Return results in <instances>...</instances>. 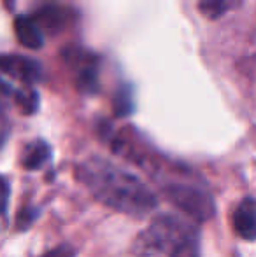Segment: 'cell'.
<instances>
[{
    "label": "cell",
    "instance_id": "30bf717a",
    "mask_svg": "<svg viewBox=\"0 0 256 257\" xmlns=\"http://www.w3.org/2000/svg\"><path fill=\"white\" fill-rule=\"evenodd\" d=\"M7 203H9V182L0 177V220H4L6 217Z\"/></svg>",
    "mask_w": 256,
    "mask_h": 257
},
{
    "label": "cell",
    "instance_id": "7c38bea8",
    "mask_svg": "<svg viewBox=\"0 0 256 257\" xmlns=\"http://www.w3.org/2000/svg\"><path fill=\"white\" fill-rule=\"evenodd\" d=\"M9 121H7V117L2 114V110H0V147L6 144L7 137H9Z\"/></svg>",
    "mask_w": 256,
    "mask_h": 257
},
{
    "label": "cell",
    "instance_id": "9c48e42d",
    "mask_svg": "<svg viewBox=\"0 0 256 257\" xmlns=\"http://www.w3.org/2000/svg\"><path fill=\"white\" fill-rule=\"evenodd\" d=\"M168 257H198V245H197L195 236L188 238V240L183 241L179 247H176V250Z\"/></svg>",
    "mask_w": 256,
    "mask_h": 257
},
{
    "label": "cell",
    "instance_id": "ba28073f",
    "mask_svg": "<svg viewBox=\"0 0 256 257\" xmlns=\"http://www.w3.org/2000/svg\"><path fill=\"white\" fill-rule=\"evenodd\" d=\"M49 158H51V149L48 144L44 140H34L25 147L21 163L27 170H39L42 165L48 163Z\"/></svg>",
    "mask_w": 256,
    "mask_h": 257
},
{
    "label": "cell",
    "instance_id": "52a82bcc",
    "mask_svg": "<svg viewBox=\"0 0 256 257\" xmlns=\"http://www.w3.org/2000/svg\"><path fill=\"white\" fill-rule=\"evenodd\" d=\"M0 98L14 102V105H18V108H21V112L25 114H32L37 108V96L32 89H14L9 82L2 79H0Z\"/></svg>",
    "mask_w": 256,
    "mask_h": 257
},
{
    "label": "cell",
    "instance_id": "277c9868",
    "mask_svg": "<svg viewBox=\"0 0 256 257\" xmlns=\"http://www.w3.org/2000/svg\"><path fill=\"white\" fill-rule=\"evenodd\" d=\"M0 70L9 77L21 81L25 84L37 81L41 75V67L35 61L27 60L23 56H4L0 58Z\"/></svg>",
    "mask_w": 256,
    "mask_h": 257
},
{
    "label": "cell",
    "instance_id": "7a4b0ae2",
    "mask_svg": "<svg viewBox=\"0 0 256 257\" xmlns=\"http://www.w3.org/2000/svg\"><path fill=\"white\" fill-rule=\"evenodd\" d=\"M195 236L192 227L174 215L156 217L132 245V252L139 257L170 255L176 247Z\"/></svg>",
    "mask_w": 256,
    "mask_h": 257
},
{
    "label": "cell",
    "instance_id": "3957f363",
    "mask_svg": "<svg viewBox=\"0 0 256 257\" xmlns=\"http://www.w3.org/2000/svg\"><path fill=\"white\" fill-rule=\"evenodd\" d=\"M167 198L178 208H181L186 215H190L195 220H209L214 215V201L207 191L200 189L195 184L186 182H168L163 187Z\"/></svg>",
    "mask_w": 256,
    "mask_h": 257
},
{
    "label": "cell",
    "instance_id": "8992f818",
    "mask_svg": "<svg viewBox=\"0 0 256 257\" xmlns=\"http://www.w3.org/2000/svg\"><path fill=\"white\" fill-rule=\"evenodd\" d=\"M14 28H16L18 41L23 46H27V48L37 49L44 42V30H42L41 23L37 20H34V18H18L16 23H14Z\"/></svg>",
    "mask_w": 256,
    "mask_h": 257
},
{
    "label": "cell",
    "instance_id": "8fae6325",
    "mask_svg": "<svg viewBox=\"0 0 256 257\" xmlns=\"http://www.w3.org/2000/svg\"><path fill=\"white\" fill-rule=\"evenodd\" d=\"M75 250L70 248L68 245H62V247L55 248V250H49L48 254H44L42 257H74Z\"/></svg>",
    "mask_w": 256,
    "mask_h": 257
},
{
    "label": "cell",
    "instance_id": "5b68a950",
    "mask_svg": "<svg viewBox=\"0 0 256 257\" xmlns=\"http://www.w3.org/2000/svg\"><path fill=\"white\" fill-rule=\"evenodd\" d=\"M233 229L244 240H256V206L251 200L242 201L233 212Z\"/></svg>",
    "mask_w": 256,
    "mask_h": 257
},
{
    "label": "cell",
    "instance_id": "6da1fadb",
    "mask_svg": "<svg viewBox=\"0 0 256 257\" xmlns=\"http://www.w3.org/2000/svg\"><path fill=\"white\" fill-rule=\"evenodd\" d=\"M77 179L100 203L127 215H146L156 206V196L139 177L99 156L77 166Z\"/></svg>",
    "mask_w": 256,
    "mask_h": 257
}]
</instances>
